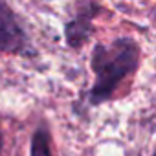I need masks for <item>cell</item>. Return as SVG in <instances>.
<instances>
[{
  "label": "cell",
  "mask_w": 156,
  "mask_h": 156,
  "mask_svg": "<svg viewBox=\"0 0 156 156\" xmlns=\"http://www.w3.org/2000/svg\"><path fill=\"white\" fill-rule=\"evenodd\" d=\"M140 61L141 48L129 35L116 37L110 42L94 44L90 68L96 79L88 90V103L98 107L112 99L119 85L140 68Z\"/></svg>",
  "instance_id": "cell-1"
},
{
  "label": "cell",
  "mask_w": 156,
  "mask_h": 156,
  "mask_svg": "<svg viewBox=\"0 0 156 156\" xmlns=\"http://www.w3.org/2000/svg\"><path fill=\"white\" fill-rule=\"evenodd\" d=\"M152 156H156V151H154V154H152Z\"/></svg>",
  "instance_id": "cell-7"
},
{
  "label": "cell",
  "mask_w": 156,
  "mask_h": 156,
  "mask_svg": "<svg viewBox=\"0 0 156 156\" xmlns=\"http://www.w3.org/2000/svg\"><path fill=\"white\" fill-rule=\"evenodd\" d=\"M149 15H151V19H152V22L156 24V8H152V9L149 11Z\"/></svg>",
  "instance_id": "cell-5"
},
{
  "label": "cell",
  "mask_w": 156,
  "mask_h": 156,
  "mask_svg": "<svg viewBox=\"0 0 156 156\" xmlns=\"http://www.w3.org/2000/svg\"><path fill=\"white\" fill-rule=\"evenodd\" d=\"M0 53L37 57V48L24 19L8 0H0Z\"/></svg>",
  "instance_id": "cell-2"
},
{
  "label": "cell",
  "mask_w": 156,
  "mask_h": 156,
  "mask_svg": "<svg viewBox=\"0 0 156 156\" xmlns=\"http://www.w3.org/2000/svg\"><path fill=\"white\" fill-rule=\"evenodd\" d=\"M105 13L103 4L98 0H75L70 6V15L64 20L62 35L70 50H81L96 33L94 20Z\"/></svg>",
  "instance_id": "cell-3"
},
{
  "label": "cell",
  "mask_w": 156,
  "mask_h": 156,
  "mask_svg": "<svg viewBox=\"0 0 156 156\" xmlns=\"http://www.w3.org/2000/svg\"><path fill=\"white\" fill-rule=\"evenodd\" d=\"M30 156H51V149H50V132H48L46 127H39V129L33 132Z\"/></svg>",
  "instance_id": "cell-4"
},
{
  "label": "cell",
  "mask_w": 156,
  "mask_h": 156,
  "mask_svg": "<svg viewBox=\"0 0 156 156\" xmlns=\"http://www.w3.org/2000/svg\"><path fill=\"white\" fill-rule=\"evenodd\" d=\"M0 152H2V134H0Z\"/></svg>",
  "instance_id": "cell-6"
}]
</instances>
